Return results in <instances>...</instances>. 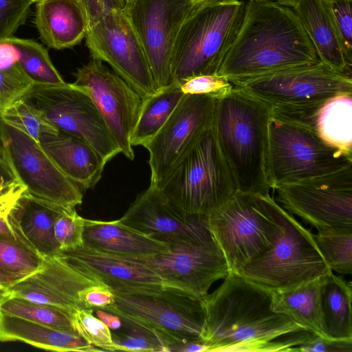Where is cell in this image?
<instances>
[{"label": "cell", "instance_id": "17", "mask_svg": "<svg viewBox=\"0 0 352 352\" xmlns=\"http://www.w3.org/2000/svg\"><path fill=\"white\" fill-rule=\"evenodd\" d=\"M168 246L166 252L133 258L158 275L164 285L202 300L212 285L224 279L229 273L226 261L214 239Z\"/></svg>", "mask_w": 352, "mask_h": 352}, {"label": "cell", "instance_id": "12", "mask_svg": "<svg viewBox=\"0 0 352 352\" xmlns=\"http://www.w3.org/2000/svg\"><path fill=\"white\" fill-rule=\"evenodd\" d=\"M231 82L270 107L302 105L352 93V77L320 61Z\"/></svg>", "mask_w": 352, "mask_h": 352}, {"label": "cell", "instance_id": "33", "mask_svg": "<svg viewBox=\"0 0 352 352\" xmlns=\"http://www.w3.org/2000/svg\"><path fill=\"white\" fill-rule=\"evenodd\" d=\"M2 43L13 47L22 69L33 84L61 85L67 83L52 64L47 50L42 45L14 36Z\"/></svg>", "mask_w": 352, "mask_h": 352}, {"label": "cell", "instance_id": "27", "mask_svg": "<svg viewBox=\"0 0 352 352\" xmlns=\"http://www.w3.org/2000/svg\"><path fill=\"white\" fill-rule=\"evenodd\" d=\"M0 341L22 342L54 351H100L78 334L0 313Z\"/></svg>", "mask_w": 352, "mask_h": 352}, {"label": "cell", "instance_id": "30", "mask_svg": "<svg viewBox=\"0 0 352 352\" xmlns=\"http://www.w3.org/2000/svg\"><path fill=\"white\" fill-rule=\"evenodd\" d=\"M351 283L333 271L325 276L321 291L324 328L331 340H352Z\"/></svg>", "mask_w": 352, "mask_h": 352}, {"label": "cell", "instance_id": "21", "mask_svg": "<svg viewBox=\"0 0 352 352\" xmlns=\"http://www.w3.org/2000/svg\"><path fill=\"white\" fill-rule=\"evenodd\" d=\"M272 116L303 126L352 155V93L302 105L270 107Z\"/></svg>", "mask_w": 352, "mask_h": 352}, {"label": "cell", "instance_id": "44", "mask_svg": "<svg viewBox=\"0 0 352 352\" xmlns=\"http://www.w3.org/2000/svg\"><path fill=\"white\" fill-rule=\"evenodd\" d=\"M348 59L352 62V0H330Z\"/></svg>", "mask_w": 352, "mask_h": 352}, {"label": "cell", "instance_id": "4", "mask_svg": "<svg viewBox=\"0 0 352 352\" xmlns=\"http://www.w3.org/2000/svg\"><path fill=\"white\" fill-rule=\"evenodd\" d=\"M153 186L173 206L194 215H209L238 191L212 124L169 173Z\"/></svg>", "mask_w": 352, "mask_h": 352}, {"label": "cell", "instance_id": "29", "mask_svg": "<svg viewBox=\"0 0 352 352\" xmlns=\"http://www.w3.org/2000/svg\"><path fill=\"white\" fill-rule=\"evenodd\" d=\"M326 275L292 289L272 293V308L289 316L305 330L329 339L324 328L321 304Z\"/></svg>", "mask_w": 352, "mask_h": 352}, {"label": "cell", "instance_id": "39", "mask_svg": "<svg viewBox=\"0 0 352 352\" xmlns=\"http://www.w3.org/2000/svg\"><path fill=\"white\" fill-rule=\"evenodd\" d=\"M0 118L37 142L41 133L56 129L19 98L4 108L0 113Z\"/></svg>", "mask_w": 352, "mask_h": 352}, {"label": "cell", "instance_id": "45", "mask_svg": "<svg viewBox=\"0 0 352 352\" xmlns=\"http://www.w3.org/2000/svg\"><path fill=\"white\" fill-rule=\"evenodd\" d=\"M287 351L352 352V340L327 339L310 331L300 344Z\"/></svg>", "mask_w": 352, "mask_h": 352}, {"label": "cell", "instance_id": "31", "mask_svg": "<svg viewBox=\"0 0 352 352\" xmlns=\"http://www.w3.org/2000/svg\"><path fill=\"white\" fill-rule=\"evenodd\" d=\"M184 96L179 85L173 83L143 100L131 137L132 146H144L151 140L166 122Z\"/></svg>", "mask_w": 352, "mask_h": 352}, {"label": "cell", "instance_id": "19", "mask_svg": "<svg viewBox=\"0 0 352 352\" xmlns=\"http://www.w3.org/2000/svg\"><path fill=\"white\" fill-rule=\"evenodd\" d=\"M119 220L167 245L213 239L208 226V215L181 211L151 184L137 196Z\"/></svg>", "mask_w": 352, "mask_h": 352}, {"label": "cell", "instance_id": "42", "mask_svg": "<svg viewBox=\"0 0 352 352\" xmlns=\"http://www.w3.org/2000/svg\"><path fill=\"white\" fill-rule=\"evenodd\" d=\"M179 85L184 94L206 95L215 99L226 96L234 88L230 80L217 74L195 76Z\"/></svg>", "mask_w": 352, "mask_h": 352}, {"label": "cell", "instance_id": "6", "mask_svg": "<svg viewBox=\"0 0 352 352\" xmlns=\"http://www.w3.org/2000/svg\"><path fill=\"white\" fill-rule=\"evenodd\" d=\"M278 229L272 246L242 271L245 278L272 293L285 292L332 272L309 229L276 201Z\"/></svg>", "mask_w": 352, "mask_h": 352}, {"label": "cell", "instance_id": "3", "mask_svg": "<svg viewBox=\"0 0 352 352\" xmlns=\"http://www.w3.org/2000/svg\"><path fill=\"white\" fill-rule=\"evenodd\" d=\"M270 106L234 88L216 99L212 127L238 191L267 194L265 173Z\"/></svg>", "mask_w": 352, "mask_h": 352}, {"label": "cell", "instance_id": "53", "mask_svg": "<svg viewBox=\"0 0 352 352\" xmlns=\"http://www.w3.org/2000/svg\"><path fill=\"white\" fill-rule=\"evenodd\" d=\"M134 0H124L126 8L129 6Z\"/></svg>", "mask_w": 352, "mask_h": 352}, {"label": "cell", "instance_id": "8", "mask_svg": "<svg viewBox=\"0 0 352 352\" xmlns=\"http://www.w3.org/2000/svg\"><path fill=\"white\" fill-rule=\"evenodd\" d=\"M352 165V155L313 131L272 116L268 127L265 173L270 188L338 171Z\"/></svg>", "mask_w": 352, "mask_h": 352}, {"label": "cell", "instance_id": "22", "mask_svg": "<svg viewBox=\"0 0 352 352\" xmlns=\"http://www.w3.org/2000/svg\"><path fill=\"white\" fill-rule=\"evenodd\" d=\"M59 253L68 263L98 278L112 289L164 285L158 275L133 258L98 251L84 245Z\"/></svg>", "mask_w": 352, "mask_h": 352}, {"label": "cell", "instance_id": "46", "mask_svg": "<svg viewBox=\"0 0 352 352\" xmlns=\"http://www.w3.org/2000/svg\"><path fill=\"white\" fill-rule=\"evenodd\" d=\"M80 301L86 308L103 309L115 302L113 289L104 283L90 285L79 294Z\"/></svg>", "mask_w": 352, "mask_h": 352}, {"label": "cell", "instance_id": "16", "mask_svg": "<svg viewBox=\"0 0 352 352\" xmlns=\"http://www.w3.org/2000/svg\"><path fill=\"white\" fill-rule=\"evenodd\" d=\"M74 86L91 98L120 153L130 160L135 154L131 137L143 103L140 94L102 61L93 59L74 74Z\"/></svg>", "mask_w": 352, "mask_h": 352}, {"label": "cell", "instance_id": "32", "mask_svg": "<svg viewBox=\"0 0 352 352\" xmlns=\"http://www.w3.org/2000/svg\"><path fill=\"white\" fill-rule=\"evenodd\" d=\"M43 263L44 257L28 244L12 235L0 234V284L4 292L36 274Z\"/></svg>", "mask_w": 352, "mask_h": 352}, {"label": "cell", "instance_id": "40", "mask_svg": "<svg viewBox=\"0 0 352 352\" xmlns=\"http://www.w3.org/2000/svg\"><path fill=\"white\" fill-rule=\"evenodd\" d=\"M85 219L75 208L65 209L56 218L54 234L60 251L76 250L83 245Z\"/></svg>", "mask_w": 352, "mask_h": 352}, {"label": "cell", "instance_id": "52", "mask_svg": "<svg viewBox=\"0 0 352 352\" xmlns=\"http://www.w3.org/2000/svg\"><path fill=\"white\" fill-rule=\"evenodd\" d=\"M212 1H214L215 2H223V3L226 2H226H233V1H235L236 0H212Z\"/></svg>", "mask_w": 352, "mask_h": 352}, {"label": "cell", "instance_id": "34", "mask_svg": "<svg viewBox=\"0 0 352 352\" xmlns=\"http://www.w3.org/2000/svg\"><path fill=\"white\" fill-rule=\"evenodd\" d=\"M0 313L77 333L74 329L69 313L26 299L1 295Z\"/></svg>", "mask_w": 352, "mask_h": 352}, {"label": "cell", "instance_id": "1", "mask_svg": "<svg viewBox=\"0 0 352 352\" xmlns=\"http://www.w3.org/2000/svg\"><path fill=\"white\" fill-rule=\"evenodd\" d=\"M223 280L201 300V339L208 352L287 351L301 343L299 331L305 329L272 309V292L241 274H228Z\"/></svg>", "mask_w": 352, "mask_h": 352}, {"label": "cell", "instance_id": "51", "mask_svg": "<svg viewBox=\"0 0 352 352\" xmlns=\"http://www.w3.org/2000/svg\"><path fill=\"white\" fill-rule=\"evenodd\" d=\"M4 157L3 146L0 134V158Z\"/></svg>", "mask_w": 352, "mask_h": 352}, {"label": "cell", "instance_id": "41", "mask_svg": "<svg viewBox=\"0 0 352 352\" xmlns=\"http://www.w3.org/2000/svg\"><path fill=\"white\" fill-rule=\"evenodd\" d=\"M25 191V187L19 181L0 188V234L12 235L30 245L20 230L14 211L16 203ZM3 292L0 284V296Z\"/></svg>", "mask_w": 352, "mask_h": 352}, {"label": "cell", "instance_id": "10", "mask_svg": "<svg viewBox=\"0 0 352 352\" xmlns=\"http://www.w3.org/2000/svg\"><path fill=\"white\" fill-rule=\"evenodd\" d=\"M19 99L53 128L88 143L107 163L120 153L89 96L72 83L33 84Z\"/></svg>", "mask_w": 352, "mask_h": 352}, {"label": "cell", "instance_id": "13", "mask_svg": "<svg viewBox=\"0 0 352 352\" xmlns=\"http://www.w3.org/2000/svg\"><path fill=\"white\" fill-rule=\"evenodd\" d=\"M4 157L29 195L67 208L82 201L81 188L56 166L39 143L0 118Z\"/></svg>", "mask_w": 352, "mask_h": 352}, {"label": "cell", "instance_id": "35", "mask_svg": "<svg viewBox=\"0 0 352 352\" xmlns=\"http://www.w3.org/2000/svg\"><path fill=\"white\" fill-rule=\"evenodd\" d=\"M32 85L22 69L13 47L0 43V113Z\"/></svg>", "mask_w": 352, "mask_h": 352}, {"label": "cell", "instance_id": "36", "mask_svg": "<svg viewBox=\"0 0 352 352\" xmlns=\"http://www.w3.org/2000/svg\"><path fill=\"white\" fill-rule=\"evenodd\" d=\"M316 244L331 271L352 274V230L317 232Z\"/></svg>", "mask_w": 352, "mask_h": 352}, {"label": "cell", "instance_id": "24", "mask_svg": "<svg viewBox=\"0 0 352 352\" xmlns=\"http://www.w3.org/2000/svg\"><path fill=\"white\" fill-rule=\"evenodd\" d=\"M311 41L319 60L352 77V62L346 56L330 0H297L291 7Z\"/></svg>", "mask_w": 352, "mask_h": 352}, {"label": "cell", "instance_id": "20", "mask_svg": "<svg viewBox=\"0 0 352 352\" xmlns=\"http://www.w3.org/2000/svg\"><path fill=\"white\" fill-rule=\"evenodd\" d=\"M98 278L68 263L58 252L44 257L42 268L36 274L6 289L1 295L17 297L64 310L71 315L86 308L80 292Z\"/></svg>", "mask_w": 352, "mask_h": 352}, {"label": "cell", "instance_id": "38", "mask_svg": "<svg viewBox=\"0 0 352 352\" xmlns=\"http://www.w3.org/2000/svg\"><path fill=\"white\" fill-rule=\"evenodd\" d=\"M93 312L92 309L83 308L72 314L75 331L100 351H115L111 330Z\"/></svg>", "mask_w": 352, "mask_h": 352}, {"label": "cell", "instance_id": "5", "mask_svg": "<svg viewBox=\"0 0 352 352\" xmlns=\"http://www.w3.org/2000/svg\"><path fill=\"white\" fill-rule=\"evenodd\" d=\"M245 3L211 0L185 20L173 49L172 84L217 73L241 22Z\"/></svg>", "mask_w": 352, "mask_h": 352}, {"label": "cell", "instance_id": "9", "mask_svg": "<svg viewBox=\"0 0 352 352\" xmlns=\"http://www.w3.org/2000/svg\"><path fill=\"white\" fill-rule=\"evenodd\" d=\"M115 302L103 309L120 317L173 336L201 339L202 301L164 285L113 289Z\"/></svg>", "mask_w": 352, "mask_h": 352}, {"label": "cell", "instance_id": "26", "mask_svg": "<svg viewBox=\"0 0 352 352\" xmlns=\"http://www.w3.org/2000/svg\"><path fill=\"white\" fill-rule=\"evenodd\" d=\"M83 242L92 249L130 258L153 256L169 249L164 242L123 224L119 219H85Z\"/></svg>", "mask_w": 352, "mask_h": 352}, {"label": "cell", "instance_id": "2", "mask_svg": "<svg viewBox=\"0 0 352 352\" xmlns=\"http://www.w3.org/2000/svg\"><path fill=\"white\" fill-rule=\"evenodd\" d=\"M319 61L291 7L269 0H248L217 74L232 81Z\"/></svg>", "mask_w": 352, "mask_h": 352}, {"label": "cell", "instance_id": "14", "mask_svg": "<svg viewBox=\"0 0 352 352\" xmlns=\"http://www.w3.org/2000/svg\"><path fill=\"white\" fill-rule=\"evenodd\" d=\"M85 39L91 58L108 63L143 100L157 91L126 8L112 10L91 24Z\"/></svg>", "mask_w": 352, "mask_h": 352}, {"label": "cell", "instance_id": "18", "mask_svg": "<svg viewBox=\"0 0 352 352\" xmlns=\"http://www.w3.org/2000/svg\"><path fill=\"white\" fill-rule=\"evenodd\" d=\"M215 98L184 94L159 131L144 145L149 153L151 184L164 177L212 122Z\"/></svg>", "mask_w": 352, "mask_h": 352}, {"label": "cell", "instance_id": "49", "mask_svg": "<svg viewBox=\"0 0 352 352\" xmlns=\"http://www.w3.org/2000/svg\"><path fill=\"white\" fill-rule=\"evenodd\" d=\"M18 181L5 157L0 158V188Z\"/></svg>", "mask_w": 352, "mask_h": 352}, {"label": "cell", "instance_id": "54", "mask_svg": "<svg viewBox=\"0 0 352 352\" xmlns=\"http://www.w3.org/2000/svg\"><path fill=\"white\" fill-rule=\"evenodd\" d=\"M33 3H36L37 1H38L39 0H32Z\"/></svg>", "mask_w": 352, "mask_h": 352}, {"label": "cell", "instance_id": "15", "mask_svg": "<svg viewBox=\"0 0 352 352\" xmlns=\"http://www.w3.org/2000/svg\"><path fill=\"white\" fill-rule=\"evenodd\" d=\"M204 0H134L126 8L146 54L157 90L172 84L171 58L185 20Z\"/></svg>", "mask_w": 352, "mask_h": 352}, {"label": "cell", "instance_id": "47", "mask_svg": "<svg viewBox=\"0 0 352 352\" xmlns=\"http://www.w3.org/2000/svg\"><path fill=\"white\" fill-rule=\"evenodd\" d=\"M87 10L90 25L112 10L126 8L124 0H82Z\"/></svg>", "mask_w": 352, "mask_h": 352}, {"label": "cell", "instance_id": "50", "mask_svg": "<svg viewBox=\"0 0 352 352\" xmlns=\"http://www.w3.org/2000/svg\"><path fill=\"white\" fill-rule=\"evenodd\" d=\"M278 3L282 5L292 7L297 0H269Z\"/></svg>", "mask_w": 352, "mask_h": 352}, {"label": "cell", "instance_id": "55", "mask_svg": "<svg viewBox=\"0 0 352 352\" xmlns=\"http://www.w3.org/2000/svg\"><path fill=\"white\" fill-rule=\"evenodd\" d=\"M204 1H211V0H204Z\"/></svg>", "mask_w": 352, "mask_h": 352}, {"label": "cell", "instance_id": "43", "mask_svg": "<svg viewBox=\"0 0 352 352\" xmlns=\"http://www.w3.org/2000/svg\"><path fill=\"white\" fill-rule=\"evenodd\" d=\"M32 0H0V43L14 36L30 12Z\"/></svg>", "mask_w": 352, "mask_h": 352}, {"label": "cell", "instance_id": "25", "mask_svg": "<svg viewBox=\"0 0 352 352\" xmlns=\"http://www.w3.org/2000/svg\"><path fill=\"white\" fill-rule=\"evenodd\" d=\"M34 24L41 41L60 50L78 45L85 38L90 20L82 0H39Z\"/></svg>", "mask_w": 352, "mask_h": 352}, {"label": "cell", "instance_id": "48", "mask_svg": "<svg viewBox=\"0 0 352 352\" xmlns=\"http://www.w3.org/2000/svg\"><path fill=\"white\" fill-rule=\"evenodd\" d=\"M96 314L110 330L117 331L122 327V322L119 316L101 309H96Z\"/></svg>", "mask_w": 352, "mask_h": 352}, {"label": "cell", "instance_id": "11", "mask_svg": "<svg viewBox=\"0 0 352 352\" xmlns=\"http://www.w3.org/2000/svg\"><path fill=\"white\" fill-rule=\"evenodd\" d=\"M274 189L283 208L317 232L352 230V165Z\"/></svg>", "mask_w": 352, "mask_h": 352}, {"label": "cell", "instance_id": "37", "mask_svg": "<svg viewBox=\"0 0 352 352\" xmlns=\"http://www.w3.org/2000/svg\"><path fill=\"white\" fill-rule=\"evenodd\" d=\"M122 328L111 332L115 351L131 352L165 351L164 344L155 330L120 317Z\"/></svg>", "mask_w": 352, "mask_h": 352}, {"label": "cell", "instance_id": "23", "mask_svg": "<svg viewBox=\"0 0 352 352\" xmlns=\"http://www.w3.org/2000/svg\"><path fill=\"white\" fill-rule=\"evenodd\" d=\"M38 142L62 173L80 188H93L100 179L107 162L82 139L54 129L41 133Z\"/></svg>", "mask_w": 352, "mask_h": 352}, {"label": "cell", "instance_id": "28", "mask_svg": "<svg viewBox=\"0 0 352 352\" xmlns=\"http://www.w3.org/2000/svg\"><path fill=\"white\" fill-rule=\"evenodd\" d=\"M67 208L50 203L25 191L14 208L20 230L30 245L42 256L60 252L54 234L58 216Z\"/></svg>", "mask_w": 352, "mask_h": 352}, {"label": "cell", "instance_id": "7", "mask_svg": "<svg viewBox=\"0 0 352 352\" xmlns=\"http://www.w3.org/2000/svg\"><path fill=\"white\" fill-rule=\"evenodd\" d=\"M276 201L267 194L237 191L208 215V226L228 265L241 274L272 245L278 229Z\"/></svg>", "mask_w": 352, "mask_h": 352}]
</instances>
